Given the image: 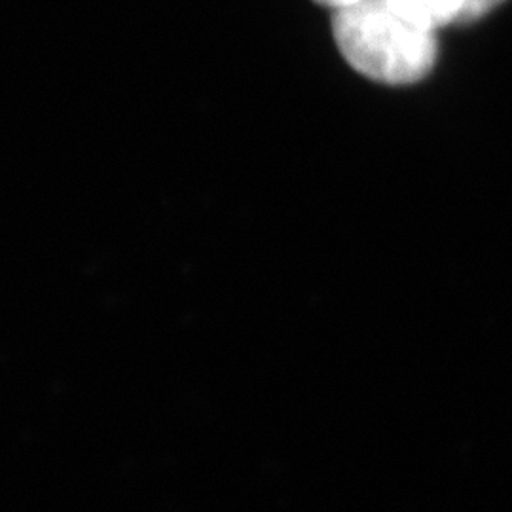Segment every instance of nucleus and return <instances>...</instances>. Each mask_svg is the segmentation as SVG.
I'll use <instances>...</instances> for the list:
<instances>
[{
  "label": "nucleus",
  "instance_id": "f257e3e1",
  "mask_svg": "<svg viewBox=\"0 0 512 512\" xmlns=\"http://www.w3.org/2000/svg\"><path fill=\"white\" fill-rule=\"evenodd\" d=\"M332 33L355 71L391 86L420 82L439 55L435 31L401 18L385 0H361L336 10Z\"/></svg>",
  "mask_w": 512,
  "mask_h": 512
},
{
  "label": "nucleus",
  "instance_id": "f03ea898",
  "mask_svg": "<svg viewBox=\"0 0 512 512\" xmlns=\"http://www.w3.org/2000/svg\"><path fill=\"white\" fill-rule=\"evenodd\" d=\"M385 4L406 21L431 31L461 21L465 10V0H385Z\"/></svg>",
  "mask_w": 512,
  "mask_h": 512
},
{
  "label": "nucleus",
  "instance_id": "7ed1b4c3",
  "mask_svg": "<svg viewBox=\"0 0 512 512\" xmlns=\"http://www.w3.org/2000/svg\"><path fill=\"white\" fill-rule=\"evenodd\" d=\"M501 2H505V0H465V10H463L461 21L482 18L497 8Z\"/></svg>",
  "mask_w": 512,
  "mask_h": 512
},
{
  "label": "nucleus",
  "instance_id": "20e7f679",
  "mask_svg": "<svg viewBox=\"0 0 512 512\" xmlns=\"http://www.w3.org/2000/svg\"><path fill=\"white\" fill-rule=\"evenodd\" d=\"M317 4L321 6H327V8H334V10H342V8H349L361 0H315Z\"/></svg>",
  "mask_w": 512,
  "mask_h": 512
}]
</instances>
